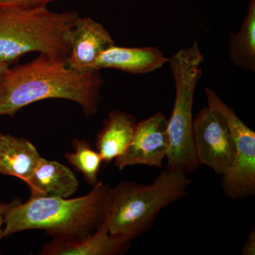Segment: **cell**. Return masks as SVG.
I'll return each mask as SVG.
<instances>
[{"mask_svg": "<svg viewBox=\"0 0 255 255\" xmlns=\"http://www.w3.org/2000/svg\"><path fill=\"white\" fill-rule=\"evenodd\" d=\"M105 80L100 70L78 72L65 58L40 54L9 68L0 78V116L14 117L23 107L45 100L71 101L87 117L99 112Z\"/></svg>", "mask_w": 255, "mask_h": 255, "instance_id": "6da1fadb", "label": "cell"}, {"mask_svg": "<svg viewBox=\"0 0 255 255\" xmlns=\"http://www.w3.org/2000/svg\"><path fill=\"white\" fill-rule=\"evenodd\" d=\"M112 187L99 182L80 197H33L14 201L4 215L3 238L28 230H42L56 240L85 237L95 232L105 219Z\"/></svg>", "mask_w": 255, "mask_h": 255, "instance_id": "7a4b0ae2", "label": "cell"}, {"mask_svg": "<svg viewBox=\"0 0 255 255\" xmlns=\"http://www.w3.org/2000/svg\"><path fill=\"white\" fill-rule=\"evenodd\" d=\"M191 181L181 169H164L150 184L122 182L111 189L105 222L110 234L132 241L164 208L185 196Z\"/></svg>", "mask_w": 255, "mask_h": 255, "instance_id": "3957f363", "label": "cell"}, {"mask_svg": "<svg viewBox=\"0 0 255 255\" xmlns=\"http://www.w3.org/2000/svg\"><path fill=\"white\" fill-rule=\"evenodd\" d=\"M79 16L47 6L0 8V61L9 65L31 53L67 59L66 35Z\"/></svg>", "mask_w": 255, "mask_h": 255, "instance_id": "277c9868", "label": "cell"}, {"mask_svg": "<svg viewBox=\"0 0 255 255\" xmlns=\"http://www.w3.org/2000/svg\"><path fill=\"white\" fill-rule=\"evenodd\" d=\"M204 55L197 41L169 58L174 84L175 100L168 120L169 150L167 167L191 172L199 165L193 140V105L196 85L202 76Z\"/></svg>", "mask_w": 255, "mask_h": 255, "instance_id": "5b68a950", "label": "cell"}, {"mask_svg": "<svg viewBox=\"0 0 255 255\" xmlns=\"http://www.w3.org/2000/svg\"><path fill=\"white\" fill-rule=\"evenodd\" d=\"M208 106L226 119L234 146V161L231 170L223 176L222 187L233 200L255 194V132L226 105L216 92L205 88Z\"/></svg>", "mask_w": 255, "mask_h": 255, "instance_id": "8992f818", "label": "cell"}, {"mask_svg": "<svg viewBox=\"0 0 255 255\" xmlns=\"http://www.w3.org/2000/svg\"><path fill=\"white\" fill-rule=\"evenodd\" d=\"M193 140L196 158L221 176L231 170L234 146L226 119L209 106L199 111L193 123Z\"/></svg>", "mask_w": 255, "mask_h": 255, "instance_id": "52a82bcc", "label": "cell"}, {"mask_svg": "<svg viewBox=\"0 0 255 255\" xmlns=\"http://www.w3.org/2000/svg\"><path fill=\"white\" fill-rule=\"evenodd\" d=\"M169 150L168 119L158 112L137 124L131 142L114 162L120 170L135 165L161 168Z\"/></svg>", "mask_w": 255, "mask_h": 255, "instance_id": "ba28073f", "label": "cell"}, {"mask_svg": "<svg viewBox=\"0 0 255 255\" xmlns=\"http://www.w3.org/2000/svg\"><path fill=\"white\" fill-rule=\"evenodd\" d=\"M69 47L67 65L78 72L93 70L99 55L116 45L107 28L90 17H79L66 35Z\"/></svg>", "mask_w": 255, "mask_h": 255, "instance_id": "9c48e42d", "label": "cell"}, {"mask_svg": "<svg viewBox=\"0 0 255 255\" xmlns=\"http://www.w3.org/2000/svg\"><path fill=\"white\" fill-rule=\"evenodd\" d=\"M130 240L109 232L105 221L95 232L85 237L56 240L46 243L40 254L43 255H116L126 253Z\"/></svg>", "mask_w": 255, "mask_h": 255, "instance_id": "30bf717a", "label": "cell"}, {"mask_svg": "<svg viewBox=\"0 0 255 255\" xmlns=\"http://www.w3.org/2000/svg\"><path fill=\"white\" fill-rule=\"evenodd\" d=\"M168 62L163 52L155 47L125 48L114 45L99 55L92 69L112 68L140 75L158 70Z\"/></svg>", "mask_w": 255, "mask_h": 255, "instance_id": "8fae6325", "label": "cell"}, {"mask_svg": "<svg viewBox=\"0 0 255 255\" xmlns=\"http://www.w3.org/2000/svg\"><path fill=\"white\" fill-rule=\"evenodd\" d=\"M26 183L33 197L68 198L79 186L76 176L68 167L43 157Z\"/></svg>", "mask_w": 255, "mask_h": 255, "instance_id": "7c38bea8", "label": "cell"}, {"mask_svg": "<svg viewBox=\"0 0 255 255\" xmlns=\"http://www.w3.org/2000/svg\"><path fill=\"white\" fill-rule=\"evenodd\" d=\"M41 158L36 147L27 139L0 132V174L26 182Z\"/></svg>", "mask_w": 255, "mask_h": 255, "instance_id": "4fadbf2b", "label": "cell"}, {"mask_svg": "<svg viewBox=\"0 0 255 255\" xmlns=\"http://www.w3.org/2000/svg\"><path fill=\"white\" fill-rule=\"evenodd\" d=\"M136 125L132 114L120 110L110 112L96 141L97 150L103 162L110 163L125 152L131 142Z\"/></svg>", "mask_w": 255, "mask_h": 255, "instance_id": "5bb4252c", "label": "cell"}, {"mask_svg": "<svg viewBox=\"0 0 255 255\" xmlns=\"http://www.w3.org/2000/svg\"><path fill=\"white\" fill-rule=\"evenodd\" d=\"M230 59L235 66L255 72V0L248 1V13L237 33L228 39Z\"/></svg>", "mask_w": 255, "mask_h": 255, "instance_id": "9a60e30c", "label": "cell"}, {"mask_svg": "<svg viewBox=\"0 0 255 255\" xmlns=\"http://www.w3.org/2000/svg\"><path fill=\"white\" fill-rule=\"evenodd\" d=\"M73 152L65 154L69 163L83 175L90 185L95 186L99 181V174L103 159L100 152L92 148L90 142L83 139L75 138Z\"/></svg>", "mask_w": 255, "mask_h": 255, "instance_id": "2e32d148", "label": "cell"}, {"mask_svg": "<svg viewBox=\"0 0 255 255\" xmlns=\"http://www.w3.org/2000/svg\"><path fill=\"white\" fill-rule=\"evenodd\" d=\"M55 1L58 0H0V8L45 6Z\"/></svg>", "mask_w": 255, "mask_h": 255, "instance_id": "e0dca14e", "label": "cell"}, {"mask_svg": "<svg viewBox=\"0 0 255 255\" xmlns=\"http://www.w3.org/2000/svg\"><path fill=\"white\" fill-rule=\"evenodd\" d=\"M241 254L243 255H255V231L253 229L248 235L244 246L242 248Z\"/></svg>", "mask_w": 255, "mask_h": 255, "instance_id": "ac0fdd59", "label": "cell"}, {"mask_svg": "<svg viewBox=\"0 0 255 255\" xmlns=\"http://www.w3.org/2000/svg\"><path fill=\"white\" fill-rule=\"evenodd\" d=\"M11 203H0V242L1 238H3V226H4V215L6 214L7 210L9 209ZM1 254V253H0Z\"/></svg>", "mask_w": 255, "mask_h": 255, "instance_id": "d6986e66", "label": "cell"}, {"mask_svg": "<svg viewBox=\"0 0 255 255\" xmlns=\"http://www.w3.org/2000/svg\"><path fill=\"white\" fill-rule=\"evenodd\" d=\"M9 65L0 61V78H1V77L2 76V75H4L8 70H9Z\"/></svg>", "mask_w": 255, "mask_h": 255, "instance_id": "ffe728a7", "label": "cell"}]
</instances>
